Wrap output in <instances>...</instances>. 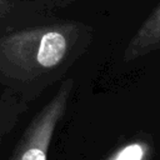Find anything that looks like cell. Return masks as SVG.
Masks as SVG:
<instances>
[{"instance_id":"cell-1","label":"cell","mask_w":160,"mask_h":160,"mask_svg":"<svg viewBox=\"0 0 160 160\" xmlns=\"http://www.w3.org/2000/svg\"><path fill=\"white\" fill-rule=\"evenodd\" d=\"M94 38L91 25L52 16L0 29V86L31 102L62 80L86 52Z\"/></svg>"},{"instance_id":"cell-2","label":"cell","mask_w":160,"mask_h":160,"mask_svg":"<svg viewBox=\"0 0 160 160\" xmlns=\"http://www.w3.org/2000/svg\"><path fill=\"white\" fill-rule=\"evenodd\" d=\"M74 79L62 80L50 100L32 116L9 160H48L55 130L68 110Z\"/></svg>"},{"instance_id":"cell-3","label":"cell","mask_w":160,"mask_h":160,"mask_svg":"<svg viewBox=\"0 0 160 160\" xmlns=\"http://www.w3.org/2000/svg\"><path fill=\"white\" fill-rule=\"evenodd\" d=\"M75 0H0V29L41 21L69 8Z\"/></svg>"},{"instance_id":"cell-4","label":"cell","mask_w":160,"mask_h":160,"mask_svg":"<svg viewBox=\"0 0 160 160\" xmlns=\"http://www.w3.org/2000/svg\"><path fill=\"white\" fill-rule=\"evenodd\" d=\"M160 50V2L142 21L129 40L122 59L125 62Z\"/></svg>"},{"instance_id":"cell-5","label":"cell","mask_w":160,"mask_h":160,"mask_svg":"<svg viewBox=\"0 0 160 160\" xmlns=\"http://www.w3.org/2000/svg\"><path fill=\"white\" fill-rule=\"evenodd\" d=\"M155 144L151 134L138 132L116 146L104 160H152Z\"/></svg>"},{"instance_id":"cell-6","label":"cell","mask_w":160,"mask_h":160,"mask_svg":"<svg viewBox=\"0 0 160 160\" xmlns=\"http://www.w3.org/2000/svg\"><path fill=\"white\" fill-rule=\"evenodd\" d=\"M28 102L8 90L0 94V144L16 128L21 115L28 110Z\"/></svg>"}]
</instances>
